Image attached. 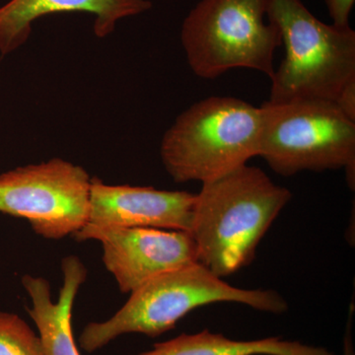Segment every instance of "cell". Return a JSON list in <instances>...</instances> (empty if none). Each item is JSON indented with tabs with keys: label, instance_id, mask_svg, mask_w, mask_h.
<instances>
[{
	"label": "cell",
	"instance_id": "6da1fadb",
	"mask_svg": "<svg viewBox=\"0 0 355 355\" xmlns=\"http://www.w3.org/2000/svg\"><path fill=\"white\" fill-rule=\"evenodd\" d=\"M202 184L189 233L198 263L224 279L251 265L292 195L260 168L248 164Z\"/></svg>",
	"mask_w": 355,
	"mask_h": 355
},
{
	"label": "cell",
	"instance_id": "7a4b0ae2",
	"mask_svg": "<svg viewBox=\"0 0 355 355\" xmlns=\"http://www.w3.org/2000/svg\"><path fill=\"white\" fill-rule=\"evenodd\" d=\"M227 302L270 314L280 315L288 310L279 292L231 286L197 261L163 273L135 289L110 319L86 324L79 336V345L92 354L128 334L157 338L173 330L191 311Z\"/></svg>",
	"mask_w": 355,
	"mask_h": 355
},
{
	"label": "cell",
	"instance_id": "3957f363",
	"mask_svg": "<svg viewBox=\"0 0 355 355\" xmlns=\"http://www.w3.org/2000/svg\"><path fill=\"white\" fill-rule=\"evenodd\" d=\"M261 128V107L212 96L178 116L161 141V160L175 183H207L259 156Z\"/></svg>",
	"mask_w": 355,
	"mask_h": 355
},
{
	"label": "cell",
	"instance_id": "277c9868",
	"mask_svg": "<svg viewBox=\"0 0 355 355\" xmlns=\"http://www.w3.org/2000/svg\"><path fill=\"white\" fill-rule=\"evenodd\" d=\"M284 60L270 77V102L319 99L335 103L355 80V32L318 19L301 0H272Z\"/></svg>",
	"mask_w": 355,
	"mask_h": 355
},
{
	"label": "cell",
	"instance_id": "5b68a950",
	"mask_svg": "<svg viewBox=\"0 0 355 355\" xmlns=\"http://www.w3.org/2000/svg\"><path fill=\"white\" fill-rule=\"evenodd\" d=\"M272 0H200L182 26L181 41L196 76L216 79L235 69L273 76L282 46Z\"/></svg>",
	"mask_w": 355,
	"mask_h": 355
},
{
	"label": "cell",
	"instance_id": "8992f818",
	"mask_svg": "<svg viewBox=\"0 0 355 355\" xmlns=\"http://www.w3.org/2000/svg\"><path fill=\"white\" fill-rule=\"evenodd\" d=\"M259 156L277 175L345 169L355 181V121L335 103L319 99L266 101Z\"/></svg>",
	"mask_w": 355,
	"mask_h": 355
},
{
	"label": "cell",
	"instance_id": "52a82bcc",
	"mask_svg": "<svg viewBox=\"0 0 355 355\" xmlns=\"http://www.w3.org/2000/svg\"><path fill=\"white\" fill-rule=\"evenodd\" d=\"M91 178L62 158L0 174V214L29 222L37 235L60 240L88 220Z\"/></svg>",
	"mask_w": 355,
	"mask_h": 355
},
{
	"label": "cell",
	"instance_id": "ba28073f",
	"mask_svg": "<svg viewBox=\"0 0 355 355\" xmlns=\"http://www.w3.org/2000/svg\"><path fill=\"white\" fill-rule=\"evenodd\" d=\"M101 243L103 263L121 293L130 294L163 273L197 263L190 233L153 227H97L86 224L72 235Z\"/></svg>",
	"mask_w": 355,
	"mask_h": 355
},
{
	"label": "cell",
	"instance_id": "9c48e42d",
	"mask_svg": "<svg viewBox=\"0 0 355 355\" xmlns=\"http://www.w3.org/2000/svg\"><path fill=\"white\" fill-rule=\"evenodd\" d=\"M195 202V193L188 191L116 186L94 177L91 179L86 224L97 227H153L190 232Z\"/></svg>",
	"mask_w": 355,
	"mask_h": 355
},
{
	"label": "cell",
	"instance_id": "30bf717a",
	"mask_svg": "<svg viewBox=\"0 0 355 355\" xmlns=\"http://www.w3.org/2000/svg\"><path fill=\"white\" fill-rule=\"evenodd\" d=\"M153 7L150 0H10L0 6V53L9 55L29 39L32 25L44 16L88 13L95 17L98 38L109 36L123 18L139 15Z\"/></svg>",
	"mask_w": 355,
	"mask_h": 355
},
{
	"label": "cell",
	"instance_id": "8fae6325",
	"mask_svg": "<svg viewBox=\"0 0 355 355\" xmlns=\"http://www.w3.org/2000/svg\"><path fill=\"white\" fill-rule=\"evenodd\" d=\"M62 272L64 282L58 302L51 299L48 280L23 275L21 282L32 303L26 311L36 324L44 355H81L72 331V310L87 279V268L78 257L69 256L62 259Z\"/></svg>",
	"mask_w": 355,
	"mask_h": 355
},
{
	"label": "cell",
	"instance_id": "7c38bea8",
	"mask_svg": "<svg viewBox=\"0 0 355 355\" xmlns=\"http://www.w3.org/2000/svg\"><path fill=\"white\" fill-rule=\"evenodd\" d=\"M137 355H335L324 347L287 340L280 336L239 340L202 330L183 333Z\"/></svg>",
	"mask_w": 355,
	"mask_h": 355
},
{
	"label": "cell",
	"instance_id": "4fadbf2b",
	"mask_svg": "<svg viewBox=\"0 0 355 355\" xmlns=\"http://www.w3.org/2000/svg\"><path fill=\"white\" fill-rule=\"evenodd\" d=\"M0 355H44L39 336L24 320L0 311Z\"/></svg>",
	"mask_w": 355,
	"mask_h": 355
},
{
	"label": "cell",
	"instance_id": "5bb4252c",
	"mask_svg": "<svg viewBox=\"0 0 355 355\" xmlns=\"http://www.w3.org/2000/svg\"><path fill=\"white\" fill-rule=\"evenodd\" d=\"M355 0H324L331 24L338 28H349L350 14L354 8Z\"/></svg>",
	"mask_w": 355,
	"mask_h": 355
},
{
	"label": "cell",
	"instance_id": "9a60e30c",
	"mask_svg": "<svg viewBox=\"0 0 355 355\" xmlns=\"http://www.w3.org/2000/svg\"><path fill=\"white\" fill-rule=\"evenodd\" d=\"M335 104L347 118L355 121V80L343 89L336 97Z\"/></svg>",
	"mask_w": 355,
	"mask_h": 355
},
{
	"label": "cell",
	"instance_id": "2e32d148",
	"mask_svg": "<svg viewBox=\"0 0 355 355\" xmlns=\"http://www.w3.org/2000/svg\"><path fill=\"white\" fill-rule=\"evenodd\" d=\"M354 312V305L350 306L347 327H345V336H343V355H355L354 335H352Z\"/></svg>",
	"mask_w": 355,
	"mask_h": 355
}]
</instances>
